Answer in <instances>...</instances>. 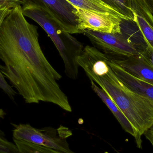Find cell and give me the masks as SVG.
Segmentation results:
<instances>
[{"label":"cell","mask_w":153,"mask_h":153,"mask_svg":"<svg viewBox=\"0 0 153 153\" xmlns=\"http://www.w3.org/2000/svg\"><path fill=\"white\" fill-rule=\"evenodd\" d=\"M22 6L12 8L0 27V70L27 103L50 102L72 111L58 81L62 76L45 56L38 28L25 18Z\"/></svg>","instance_id":"obj_1"},{"label":"cell","mask_w":153,"mask_h":153,"mask_svg":"<svg viewBox=\"0 0 153 153\" xmlns=\"http://www.w3.org/2000/svg\"><path fill=\"white\" fill-rule=\"evenodd\" d=\"M85 72L109 96L141 136L153 126V100L126 86L112 71L108 57L94 59Z\"/></svg>","instance_id":"obj_2"},{"label":"cell","mask_w":153,"mask_h":153,"mask_svg":"<svg viewBox=\"0 0 153 153\" xmlns=\"http://www.w3.org/2000/svg\"><path fill=\"white\" fill-rule=\"evenodd\" d=\"M22 6L23 15L38 23L52 39L63 61L67 76L76 79L79 67L77 58L83 49L82 44L64 31L43 7L28 1Z\"/></svg>","instance_id":"obj_3"},{"label":"cell","mask_w":153,"mask_h":153,"mask_svg":"<svg viewBox=\"0 0 153 153\" xmlns=\"http://www.w3.org/2000/svg\"><path fill=\"white\" fill-rule=\"evenodd\" d=\"M13 139L51 148L64 153H76L72 151L67 141L72 135L68 128L60 126L57 128L45 127L38 129L29 124H12Z\"/></svg>","instance_id":"obj_4"},{"label":"cell","mask_w":153,"mask_h":153,"mask_svg":"<svg viewBox=\"0 0 153 153\" xmlns=\"http://www.w3.org/2000/svg\"><path fill=\"white\" fill-rule=\"evenodd\" d=\"M83 34L89 39L93 47L109 58L128 57L139 55L137 50L121 34L102 33L87 29L84 30Z\"/></svg>","instance_id":"obj_5"},{"label":"cell","mask_w":153,"mask_h":153,"mask_svg":"<svg viewBox=\"0 0 153 153\" xmlns=\"http://www.w3.org/2000/svg\"><path fill=\"white\" fill-rule=\"evenodd\" d=\"M43 7L65 32L83 34L78 27L75 8L66 0H27Z\"/></svg>","instance_id":"obj_6"},{"label":"cell","mask_w":153,"mask_h":153,"mask_svg":"<svg viewBox=\"0 0 153 153\" xmlns=\"http://www.w3.org/2000/svg\"><path fill=\"white\" fill-rule=\"evenodd\" d=\"M74 8V13L77 17L78 27L82 32L87 29L102 33L121 34L120 22L122 19L104 17L77 7Z\"/></svg>","instance_id":"obj_7"},{"label":"cell","mask_w":153,"mask_h":153,"mask_svg":"<svg viewBox=\"0 0 153 153\" xmlns=\"http://www.w3.org/2000/svg\"><path fill=\"white\" fill-rule=\"evenodd\" d=\"M109 58L130 74L153 85V67L141 56Z\"/></svg>","instance_id":"obj_8"},{"label":"cell","mask_w":153,"mask_h":153,"mask_svg":"<svg viewBox=\"0 0 153 153\" xmlns=\"http://www.w3.org/2000/svg\"><path fill=\"white\" fill-rule=\"evenodd\" d=\"M91 86L94 91L100 97L103 103L108 107L117 119L122 128L126 132L133 136L136 140L137 147L139 149L142 148V140L141 136L135 130L131 123L128 121L124 113L120 109L115 102L110 98L103 90L98 86L95 83L91 81Z\"/></svg>","instance_id":"obj_9"},{"label":"cell","mask_w":153,"mask_h":153,"mask_svg":"<svg viewBox=\"0 0 153 153\" xmlns=\"http://www.w3.org/2000/svg\"><path fill=\"white\" fill-rule=\"evenodd\" d=\"M108 58L112 71L126 86L138 94L153 100V85L132 75Z\"/></svg>","instance_id":"obj_10"},{"label":"cell","mask_w":153,"mask_h":153,"mask_svg":"<svg viewBox=\"0 0 153 153\" xmlns=\"http://www.w3.org/2000/svg\"><path fill=\"white\" fill-rule=\"evenodd\" d=\"M135 21L147 43L153 48V15L143 0H130Z\"/></svg>","instance_id":"obj_11"},{"label":"cell","mask_w":153,"mask_h":153,"mask_svg":"<svg viewBox=\"0 0 153 153\" xmlns=\"http://www.w3.org/2000/svg\"><path fill=\"white\" fill-rule=\"evenodd\" d=\"M121 34L128 42L141 53L150 45L147 43L135 20L122 19L120 22Z\"/></svg>","instance_id":"obj_12"},{"label":"cell","mask_w":153,"mask_h":153,"mask_svg":"<svg viewBox=\"0 0 153 153\" xmlns=\"http://www.w3.org/2000/svg\"><path fill=\"white\" fill-rule=\"evenodd\" d=\"M74 7L104 16L126 20L116 10L101 0H66Z\"/></svg>","instance_id":"obj_13"},{"label":"cell","mask_w":153,"mask_h":153,"mask_svg":"<svg viewBox=\"0 0 153 153\" xmlns=\"http://www.w3.org/2000/svg\"><path fill=\"white\" fill-rule=\"evenodd\" d=\"M122 15L126 20H135L130 0H101Z\"/></svg>","instance_id":"obj_14"},{"label":"cell","mask_w":153,"mask_h":153,"mask_svg":"<svg viewBox=\"0 0 153 153\" xmlns=\"http://www.w3.org/2000/svg\"><path fill=\"white\" fill-rule=\"evenodd\" d=\"M13 139L19 153H64L42 146Z\"/></svg>","instance_id":"obj_15"},{"label":"cell","mask_w":153,"mask_h":153,"mask_svg":"<svg viewBox=\"0 0 153 153\" xmlns=\"http://www.w3.org/2000/svg\"><path fill=\"white\" fill-rule=\"evenodd\" d=\"M0 153H19L14 143H11L0 135Z\"/></svg>","instance_id":"obj_16"},{"label":"cell","mask_w":153,"mask_h":153,"mask_svg":"<svg viewBox=\"0 0 153 153\" xmlns=\"http://www.w3.org/2000/svg\"><path fill=\"white\" fill-rule=\"evenodd\" d=\"M0 89H1L9 98L14 100V97L17 93L13 89L12 86L9 84L4 79V76L0 70Z\"/></svg>","instance_id":"obj_17"},{"label":"cell","mask_w":153,"mask_h":153,"mask_svg":"<svg viewBox=\"0 0 153 153\" xmlns=\"http://www.w3.org/2000/svg\"><path fill=\"white\" fill-rule=\"evenodd\" d=\"M139 55L153 67V48L151 46L149 45L145 51Z\"/></svg>","instance_id":"obj_18"},{"label":"cell","mask_w":153,"mask_h":153,"mask_svg":"<svg viewBox=\"0 0 153 153\" xmlns=\"http://www.w3.org/2000/svg\"><path fill=\"white\" fill-rule=\"evenodd\" d=\"M19 4L22 5L21 3L18 0H0V9L14 8Z\"/></svg>","instance_id":"obj_19"},{"label":"cell","mask_w":153,"mask_h":153,"mask_svg":"<svg viewBox=\"0 0 153 153\" xmlns=\"http://www.w3.org/2000/svg\"><path fill=\"white\" fill-rule=\"evenodd\" d=\"M143 134H144L146 138L150 141L153 147V125L147 129Z\"/></svg>","instance_id":"obj_20"},{"label":"cell","mask_w":153,"mask_h":153,"mask_svg":"<svg viewBox=\"0 0 153 153\" xmlns=\"http://www.w3.org/2000/svg\"><path fill=\"white\" fill-rule=\"evenodd\" d=\"M11 9L8 8H3L0 9V27L7 14L10 12Z\"/></svg>","instance_id":"obj_21"},{"label":"cell","mask_w":153,"mask_h":153,"mask_svg":"<svg viewBox=\"0 0 153 153\" xmlns=\"http://www.w3.org/2000/svg\"><path fill=\"white\" fill-rule=\"evenodd\" d=\"M153 15V0H143Z\"/></svg>","instance_id":"obj_22"},{"label":"cell","mask_w":153,"mask_h":153,"mask_svg":"<svg viewBox=\"0 0 153 153\" xmlns=\"http://www.w3.org/2000/svg\"><path fill=\"white\" fill-rule=\"evenodd\" d=\"M5 115L6 113L4 112V111L2 109H0V119L4 118Z\"/></svg>","instance_id":"obj_23"},{"label":"cell","mask_w":153,"mask_h":153,"mask_svg":"<svg viewBox=\"0 0 153 153\" xmlns=\"http://www.w3.org/2000/svg\"><path fill=\"white\" fill-rule=\"evenodd\" d=\"M18 1H19L21 3L22 5L25 4L26 3V2H27V0H18Z\"/></svg>","instance_id":"obj_24"},{"label":"cell","mask_w":153,"mask_h":153,"mask_svg":"<svg viewBox=\"0 0 153 153\" xmlns=\"http://www.w3.org/2000/svg\"><path fill=\"white\" fill-rule=\"evenodd\" d=\"M117 152V153H120L119 152Z\"/></svg>","instance_id":"obj_25"}]
</instances>
